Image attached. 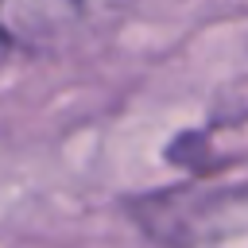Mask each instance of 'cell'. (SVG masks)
<instances>
[{
  "mask_svg": "<svg viewBox=\"0 0 248 248\" xmlns=\"http://www.w3.org/2000/svg\"><path fill=\"white\" fill-rule=\"evenodd\" d=\"M120 0H0V35L8 46L58 50L101 27Z\"/></svg>",
  "mask_w": 248,
  "mask_h": 248,
  "instance_id": "cell-1",
  "label": "cell"
},
{
  "mask_svg": "<svg viewBox=\"0 0 248 248\" xmlns=\"http://www.w3.org/2000/svg\"><path fill=\"white\" fill-rule=\"evenodd\" d=\"M8 50H12V46H8V43H4V35H0V58H4Z\"/></svg>",
  "mask_w": 248,
  "mask_h": 248,
  "instance_id": "cell-2",
  "label": "cell"
}]
</instances>
